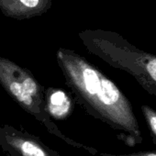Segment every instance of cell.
<instances>
[{
    "instance_id": "cell-1",
    "label": "cell",
    "mask_w": 156,
    "mask_h": 156,
    "mask_svg": "<svg viewBox=\"0 0 156 156\" xmlns=\"http://www.w3.org/2000/svg\"><path fill=\"white\" fill-rule=\"evenodd\" d=\"M56 61L65 84L87 109L113 123L127 126L125 101L112 81L74 51L59 48Z\"/></svg>"
},
{
    "instance_id": "cell-2",
    "label": "cell",
    "mask_w": 156,
    "mask_h": 156,
    "mask_svg": "<svg viewBox=\"0 0 156 156\" xmlns=\"http://www.w3.org/2000/svg\"><path fill=\"white\" fill-rule=\"evenodd\" d=\"M0 85L24 109L40 119L45 118L44 88L27 68L0 57Z\"/></svg>"
},
{
    "instance_id": "cell-3",
    "label": "cell",
    "mask_w": 156,
    "mask_h": 156,
    "mask_svg": "<svg viewBox=\"0 0 156 156\" xmlns=\"http://www.w3.org/2000/svg\"><path fill=\"white\" fill-rule=\"evenodd\" d=\"M52 6V0H0V10L9 18L22 20L41 16Z\"/></svg>"
},
{
    "instance_id": "cell-4",
    "label": "cell",
    "mask_w": 156,
    "mask_h": 156,
    "mask_svg": "<svg viewBox=\"0 0 156 156\" xmlns=\"http://www.w3.org/2000/svg\"><path fill=\"white\" fill-rule=\"evenodd\" d=\"M48 95V108L56 118L64 117L70 108V101L67 96L61 90L51 89Z\"/></svg>"
},
{
    "instance_id": "cell-5",
    "label": "cell",
    "mask_w": 156,
    "mask_h": 156,
    "mask_svg": "<svg viewBox=\"0 0 156 156\" xmlns=\"http://www.w3.org/2000/svg\"><path fill=\"white\" fill-rule=\"evenodd\" d=\"M15 145L23 156H47L46 152L32 141L17 139L15 140Z\"/></svg>"
},
{
    "instance_id": "cell-6",
    "label": "cell",
    "mask_w": 156,
    "mask_h": 156,
    "mask_svg": "<svg viewBox=\"0 0 156 156\" xmlns=\"http://www.w3.org/2000/svg\"><path fill=\"white\" fill-rule=\"evenodd\" d=\"M147 119H148V123L150 125L152 135L156 138V114H154L152 112H150L147 115Z\"/></svg>"
},
{
    "instance_id": "cell-7",
    "label": "cell",
    "mask_w": 156,
    "mask_h": 156,
    "mask_svg": "<svg viewBox=\"0 0 156 156\" xmlns=\"http://www.w3.org/2000/svg\"><path fill=\"white\" fill-rule=\"evenodd\" d=\"M147 71L151 77L156 82V59L151 60L147 64Z\"/></svg>"
},
{
    "instance_id": "cell-8",
    "label": "cell",
    "mask_w": 156,
    "mask_h": 156,
    "mask_svg": "<svg viewBox=\"0 0 156 156\" xmlns=\"http://www.w3.org/2000/svg\"><path fill=\"white\" fill-rule=\"evenodd\" d=\"M130 156H156V152H144V153L133 154Z\"/></svg>"
}]
</instances>
